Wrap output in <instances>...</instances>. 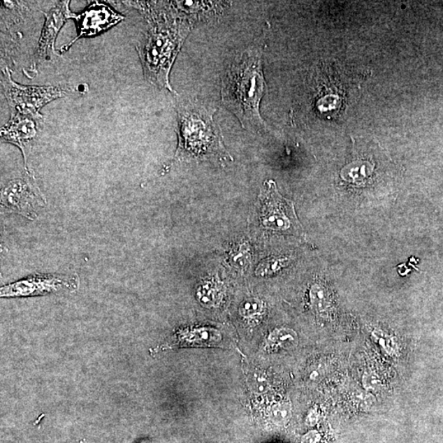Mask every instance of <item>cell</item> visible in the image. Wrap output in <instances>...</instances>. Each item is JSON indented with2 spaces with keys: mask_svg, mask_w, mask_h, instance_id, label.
Masks as SVG:
<instances>
[{
  "mask_svg": "<svg viewBox=\"0 0 443 443\" xmlns=\"http://www.w3.org/2000/svg\"><path fill=\"white\" fill-rule=\"evenodd\" d=\"M41 121L30 116L14 115L0 131V136L4 143L15 145L22 150L26 171H30L27 168V150L38 135Z\"/></svg>",
  "mask_w": 443,
  "mask_h": 443,
  "instance_id": "cell-10",
  "label": "cell"
},
{
  "mask_svg": "<svg viewBox=\"0 0 443 443\" xmlns=\"http://www.w3.org/2000/svg\"><path fill=\"white\" fill-rule=\"evenodd\" d=\"M124 18L106 3H92L82 13L74 14L73 20L77 27V36L69 44L61 47V53L68 51L79 39L101 35L119 24Z\"/></svg>",
  "mask_w": 443,
  "mask_h": 443,
  "instance_id": "cell-8",
  "label": "cell"
},
{
  "mask_svg": "<svg viewBox=\"0 0 443 443\" xmlns=\"http://www.w3.org/2000/svg\"><path fill=\"white\" fill-rule=\"evenodd\" d=\"M373 335L376 342H378L382 348H384L386 352L389 355H395L398 352V344L397 339L393 337L386 336L384 333L381 332H375Z\"/></svg>",
  "mask_w": 443,
  "mask_h": 443,
  "instance_id": "cell-19",
  "label": "cell"
},
{
  "mask_svg": "<svg viewBox=\"0 0 443 443\" xmlns=\"http://www.w3.org/2000/svg\"><path fill=\"white\" fill-rule=\"evenodd\" d=\"M177 110L178 145L175 161L230 157L221 130L214 120V108L199 101H182L178 103Z\"/></svg>",
  "mask_w": 443,
  "mask_h": 443,
  "instance_id": "cell-3",
  "label": "cell"
},
{
  "mask_svg": "<svg viewBox=\"0 0 443 443\" xmlns=\"http://www.w3.org/2000/svg\"><path fill=\"white\" fill-rule=\"evenodd\" d=\"M220 339V333L216 330L202 328L180 332L178 333L177 342L181 345L195 344L210 346L212 342H219Z\"/></svg>",
  "mask_w": 443,
  "mask_h": 443,
  "instance_id": "cell-12",
  "label": "cell"
},
{
  "mask_svg": "<svg viewBox=\"0 0 443 443\" xmlns=\"http://www.w3.org/2000/svg\"><path fill=\"white\" fill-rule=\"evenodd\" d=\"M289 259L282 256H272L265 259L259 263L256 275L258 277H268L279 273L289 265Z\"/></svg>",
  "mask_w": 443,
  "mask_h": 443,
  "instance_id": "cell-15",
  "label": "cell"
},
{
  "mask_svg": "<svg viewBox=\"0 0 443 443\" xmlns=\"http://www.w3.org/2000/svg\"><path fill=\"white\" fill-rule=\"evenodd\" d=\"M125 3L143 13L148 23L147 30L136 45L145 78L153 86L174 93L169 74L189 34L191 23L177 8L159 9L152 2Z\"/></svg>",
  "mask_w": 443,
  "mask_h": 443,
  "instance_id": "cell-1",
  "label": "cell"
},
{
  "mask_svg": "<svg viewBox=\"0 0 443 443\" xmlns=\"http://www.w3.org/2000/svg\"><path fill=\"white\" fill-rule=\"evenodd\" d=\"M45 205L43 193L30 171H26L20 177L12 179L3 187L2 207L28 219H36L38 211Z\"/></svg>",
  "mask_w": 443,
  "mask_h": 443,
  "instance_id": "cell-6",
  "label": "cell"
},
{
  "mask_svg": "<svg viewBox=\"0 0 443 443\" xmlns=\"http://www.w3.org/2000/svg\"><path fill=\"white\" fill-rule=\"evenodd\" d=\"M227 261L231 266L244 270L248 268L252 262L251 247L247 241L233 245L229 249Z\"/></svg>",
  "mask_w": 443,
  "mask_h": 443,
  "instance_id": "cell-14",
  "label": "cell"
},
{
  "mask_svg": "<svg viewBox=\"0 0 443 443\" xmlns=\"http://www.w3.org/2000/svg\"><path fill=\"white\" fill-rule=\"evenodd\" d=\"M80 284L77 275H46L36 273L4 285L0 289L2 298L46 296L63 291H76Z\"/></svg>",
  "mask_w": 443,
  "mask_h": 443,
  "instance_id": "cell-7",
  "label": "cell"
},
{
  "mask_svg": "<svg viewBox=\"0 0 443 443\" xmlns=\"http://www.w3.org/2000/svg\"><path fill=\"white\" fill-rule=\"evenodd\" d=\"M258 212L261 227L268 232H299L300 224L296 218L293 204L279 194L275 182L272 180L263 183L259 197Z\"/></svg>",
  "mask_w": 443,
  "mask_h": 443,
  "instance_id": "cell-5",
  "label": "cell"
},
{
  "mask_svg": "<svg viewBox=\"0 0 443 443\" xmlns=\"http://www.w3.org/2000/svg\"><path fill=\"white\" fill-rule=\"evenodd\" d=\"M298 343V334L289 328L273 330L268 337V347L272 350H290Z\"/></svg>",
  "mask_w": 443,
  "mask_h": 443,
  "instance_id": "cell-13",
  "label": "cell"
},
{
  "mask_svg": "<svg viewBox=\"0 0 443 443\" xmlns=\"http://www.w3.org/2000/svg\"><path fill=\"white\" fill-rule=\"evenodd\" d=\"M1 86L11 115H22L43 120L41 110L47 103L72 92L69 86H24L14 82L6 68L2 70Z\"/></svg>",
  "mask_w": 443,
  "mask_h": 443,
  "instance_id": "cell-4",
  "label": "cell"
},
{
  "mask_svg": "<svg viewBox=\"0 0 443 443\" xmlns=\"http://www.w3.org/2000/svg\"><path fill=\"white\" fill-rule=\"evenodd\" d=\"M310 296L311 304L318 312L323 313L328 309V296L321 286L314 285L310 290Z\"/></svg>",
  "mask_w": 443,
  "mask_h": 443,
  "instance_id": "cell-18",
  "label": "cell"
},
{
  "mask_svg": "<svg viewBox=\"0 0 443 443\" xmlns=\"http://www.w3.org/2000/svg\"><path fill=\"white\" fill-rule=\"evenodd\" d=\"M272 421L277 426H284L289 423L291 417V405L289 402H281L272 408L270 412Z\"/></svg>",
  "mask_w": 443,
  "mask_h": 443,
  "instance_id": "cell-17",
  "label": "cell"
},
{
  "mask_svg": "<svg viewBox=\"0 0 443 443\" xmlns=\"http://www.w3.org/2000/svg\"><path fill=\"white\" fill-rule=\"evenodd\" d=\"M266 92L262 51L249 49L238 56L226 72L222 82V103L244 129L260 131L266 129L260 106Z\"/></svg>",
  "mask_w": 443,
  "mask_h": 443,
  "instance_id": "cell-2",
  "label": "cell"
},
{
  "mask_svg": "<svg viewBox=\"0 0 443 443\" xmlns=\"http://www.w3.org/2000/svg\"><path fill=\"white\" fill-rule=\"evenodd\" d=\"M224 296V286L217 277L203 281L196 291V298L205 307H217Z\"/></svg>",
  "mask_w": 443,
  "mask_h": 443,
  "instance_id": "cell-11",
  "label": "cell"
},
{
  "mask_svg": "<svg viewBox=\"0 0 443 443\" xmlns=\"http://www.w3.org/2000/svg\"><path fill=\"white\" fill-rule=\"evenodd\" d=\"M363 385L368 391L379 390L381 388V380L378 375L373 373V372H368L364 376H363L362 380Z\"/></svg>",
  "mask_w": 443,
  "mask_h": 443,
  "instance_id": "cell-20",
  "label": "cell"
},
{
  "mask_svg": "<svg viewBox=\"0 0 443 443\" xmlns=\"http://www.w3.org/2000/svg\"><path fill=\"white\" fill-rule=\"evenodd\" d=\"M266 311V304L261 299L252 298L245 300L240 305L239 313L245 319L261 317Z\"/></svg>",
  "mask_w": 443,
  "mask_h": 443,
  "instance_id": "cell-16",
  "label": "cell"
},
{
  "mask_svg": "<svg viewBox=\"0 0 443 443\" xmlns=\"http://www.w3.org/2000/svg\"><path fill=\"white\" fill-rule=\"evenodd\" d=\"M69 6V0H64L56 3L50 10L44 13L45 22L35 55L36 65L50 59L51 56L55 54V44L60 30L66 22L74 17L75 13L70 11Z\"/></svg>",
  "mask_w": 443,
  "mask_h": 443,
  "instance_id": "cell-9",
  "label": "cell"
}]
</instances>
